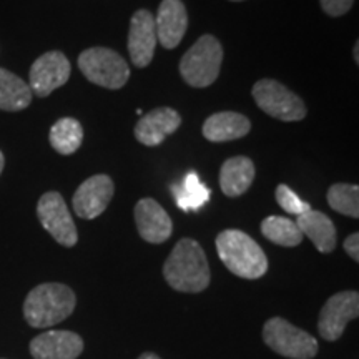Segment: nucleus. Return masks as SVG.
<instances>
[{
  "instance_id": "nucleus-1",
  "label": "nucleus",
  "mask_w": 359,
  "mask_h": 359,
  "mask_svg": "<svg viewBox=\"0 0 359 359\" xmlns=\"http://www.w3.org/2000/svg\"><path fill=\"white\" fill-rule=\"evenodd\" d=\"M163 276L173 290L182 293H201L208 288V259L198 241L180 240L163 264Z\"/></svg>"
},
{
  "instance_id": "nucleus-2",
  "label": "nucleus",
  "mask_w": 359,
  "mask_h": 359,
  "mask_svg": "<svg viewBox=\"0 0 359 359\" xmlns=\"http://www.w3.org/2000/svg\"><path fill=\"white\" fill-rule=\"evenodd\" d=\"M217 251L233 275L258 280L268 271V258L250 235L240 230H224L217 236Z\"/></svg>"
},
{
  "instance_id": "nucleus-3",
  "label": "nucleus",
  "mask_w": 359,
  "mask_h": 359,
  "mask_svg": "<svg viewBox=\"0 0 359 359\" xmlns=\"http://www.w3.org/2000/svg\"><path fill=\"white\" fill-rule=\"evenodd\" d=\"M77 298L67 285L43 283L27 294L24 316L32 327H50L74 313Z\"/></svg>"
},
{
  "instance_id": "nucleus-4",
  "label": "nucleus",
  "mask_w": 359,
  "mask_h": 359,
  "mask_svg": "<svg viewBox=\"0 0 359 359\" xmlns=\"http://www.w3.org/2000/svg\"><path fill=\"white\" fill-rule=\"evenodd\" d=\"M222 60L223 48L218 39L210 34L201 35L180 60V75L195 88L210 87L218 79Z\"/></svg>"
},
{
  "instance_id": "nucleus-5",
  "label": "nucleus",
  "mask_w": 359,
  "mask_h": 359,
  "mask_svg": "<svg viewBox=\"0 0 359 359\" xmlns=\"http://www.w3.org/2000/svg\"><path fill=\"white\" fill-rule=\"evenodd\" d=\"M79 69L90 82L110 90L122 88L130 79L125 58L105 47H93L80 53Z\"/></svg>"
},
{
  "instance_id": "nucleus-6",
  "label": "nucleus",
  "mask_w": 359,
  "mask_h": 359,
  "mask_svg": "<svg viewBox=\"0 0 359 359\" xmlns=\"http://www.w3.org/2000/svg\"><path fill=\"white\" fill-rule=\"evenodd\" d=\"M263 339L268 348L285 358L311 359L318 353V341L311 334L278 316L264 323Z\"/></svg>"
},
{
  "instance_id": "nucleus-7",
  "label": "nucleus",
  "mask_w": 359,
  "mask_h": 359,
  "mask_svg": "<svg viewBox=\"0 0 359 359\" xmlns=\"http://www.w3.org/2000/svg\"><path fill=\"white\" fill-rule=\"evenodd\" d=\"M255 102L264 114L283 122H299L306 116V107L302 98L273 79H263L253 85Z\"/></svg>"
},
{
  "instance_id": "nucleus-8",
  "label": "nucleus",
  "mask_w": 359,
  "mask_h": 359,
  "mask_svg": "<svg viewBox=\"0 0 359 359\" xmlns=\"http://www.w3.org/2000/svg\"><path fill=\"white\" fill-rule=\"evenodd\" d=\"M37 215L42 226L50 233L53 240L62 246L72 248L77 245L79 233L74 218L67 208L64 196L57 191H48L40 196Z\"/></svg>"
},
{
  "instance_id": "nucleus-9",
  "label": "nucleus",
  "mask_w": 359,
  "mask_h": 359,
  "mask_svg": "<svg viewBox=\"0 0 359 359\" xmlns=\"http://www.w3.org/2000/svg\"><path fill=\"white\" fill-rule=\"evenodd\" d=\"M359 314L358 291H341L331 296L320 313L318 331L326 341L339 339L349 321L356 320Z\"/></svg>"
},
{
  "instance_id": "nucleus-10",
  "label": "nucleus",
  "mask_w": 359,
  "mask_h": 359,
  "mask_svg": "<svg viewBox=\"0 0 359 359\" xmlns=\"http://www.w3.org/2000/svg\"><path fill=\"white\" fill-rule=\"evenodd\" d=\"M72 67L69 58L58 50L43 53L30 67L29 87L35 95L43 98L48 97L53 90L60 88L69 82Z\"/></svg>"
},
{
  "instance_id": "nucleus-11",
  "label": "nucleus",
  "mask_w": 359,
  "mask_h": 359,
  "mask_svg": "<svg viewBox=\"0 0 359 359\" xmlns=\"http://www.w3.org/2000/svg\"><path fill=\"white\" fill-rule=\"evenodd\" d=\"M115 185L109 175H95L85 180L75 191L72 203L77 217L93 219L105 212L114 198Z\"/></svg>"
},
{
  "instance_id": "nucleus-12",
  "label": "nucleus",
  "mask_w": 359,
  "mask_h": 359,
  "mask_svg": "<svg viewBox=\"0 0 359 359\" xmlns=\"http://www.w3.org/2000/svg\"><path fill=\"white\" fill-rule=\"evenodd\" d=\"M156 42L154 15L147 8H140L132 15L128 30V53L135 67L143 69L154 60Z\"/></svg>"
},
{
  "instance_id": "nucleus-13",
  "label": "nucleus",
  "mask_w": 359,
  "mask_h": 359,
  "mask_svg": "<svg viewBox=\"0 0 359 359\" xmlns=\"http://www.w3.org/2000/svg\"><path fill=\"white\" fill-rule=\"evenodd\" d=\"M135 223L143 240L148 243H163L172 236L173 223L158 201L143 198L135 206Z\"/></svg>"
},
{
  "instance_id": "nucleus-14",
  "label": "nucleus",
  "mask_w": 359,
  "mask_h": 359,
  "mask_svg": "<svg viewBox=\"0 0 359 359\" xmlns=\"http://www.w3.org/2000/svg\"><path fill=\"white\" fill-rule=\"evenodd\" d=\"M188 29V12L182 0H163L155 17L156 40L161 47L177 48Z\"/></svg>"
},
{
  "instance_id": "nucleus-15",
  "label": "nucleus",
  "mask_w": 359,
  "mask_h": 359,
  "mask_svg": "<svg viewBox=\"0 0 359 359\" xmlns=\"http://www.w3.org/2000/svg\"><path fill=\"white\" fill-rule=\"evenodd\" d=\"M83 351V339L72 331H47L30 341L34 359H77Z\"/></svg>"
},
{
  "instance_id": "nucleus-16",
  "label": "nucleus",
  "mask_w": 359,
  "mask_h": 359,
  "mask_svg": "<svg viewBox=\"0 0 359 359\" xmlns=\"http://www.w3.org/2000/svg\"><path fill=\"white\" fill-rule=\"evenodd\" d=\"M180 125H182V116L177 110L170 109V107H160L138 120L135 125V137L142 145L156 147L168 135L177 132Z\"/></svg>"
},
{
  "instance_id": "nucleus-17",
  "label": "nucleus",
  "mask_w": 359,
  "mask_h": 359,
  "mask_svg": "<svg viewBox=\"0 0 359 359\" xmlns=\"http://www.w3.org/2000/svg\"><path fill=\"white\" fill-rule=\"evenodd\" d=\"M251 123L245 115L236 111H219L205 120L203 137L208 142H231L243 138L250 133Z\"/></svg>"
},
{
  "instance_id": "nucleus-18",
  "label": "nucleus",
  "mask_w": 359,
  "mask_h": 359,
  "mask_svg": "<svg viewBox=\"0 0 359 359\" xmlns=\"http://www.w3.org/2000/svg\"><path fill=\"white\" fill-rule=\"evenodd\" d=\"M255 180V163L248 156H233L219 170V187L230 198L241 196Z\"/></svg>"
},
{
  "instance_id": "nucleus-19",
  "label": "nucleus",
  "mask_w": 359,
  "mask_h": 359,
  "mask_svg": "<svg viewBox=\"0 0 359 359\" xmlns=\"http://www.w3.org/2000/svg\"><path fill=\"white\" fill-rule=\"evenodd\" d=\"M303 236H308L320 253H331L336 248V226L325 213L309 210L294 222Z\"/></svg>"
},
{
  "instance_id": "nucleus-20",
  "label": "nucleus",
  "mask_w": 359,
  "mask_h": 359,
  "mask_svg": "<svg viewBox=\"0 0 359 359\" xmlns=\"http://www.w3.org/2000/svg\"><path fill=\"white\" fill-rule=\"evenodd\" d=\"M32 90L15 74L0 69V110L20 111L32 103Z\"/></svg>"
},
{
  "instance_id": "nucleus-21",
  "label": "nucleus",
  "mask_w": 359,
  "mask_h": 359,
  "mask_svg": "<svg viewBox=\"0 0 359 359\" xmlns=\"http://www.w3.org/2000/svg\"><path fill=\"white\" fill-rule=\"evenodd\" d=\"M48 138H50L53 150L58 151L60 155H72L82 145L83 128L79 120L65 116V118H60L58 122L53 123Z\"/></svg>"
},
{
  "instance_id": "nucleus-22",
  "label": "nucleus",
  "mask_w": 359,
  "mask_h": 359,
  "mask_svg": "<svg viewBox=\"0 0 359 359\" xmlns=\"http://www.w3.org/2000/svg\"><path fill=\"white\" fill-rule=\"evenodd\" d=\"M262 233L266 240L275 245L293 248L303 241V233L298 224L285 217H268L262 223Z\"/></svg>"
},
{
  "instance_id": "nucleus-23",
  "label": "nucleus",
  "mask_w": 359,
  "mask_h": 359,
  "mask_svg": "<svg viewBox=\"0 0 359 359\" xmlns=\"http://www.w3.org/2000/svg\"><path fill=\"white\" fill-rule=\"evenodd\" d=\"M172 190L175 200H177V205L183 210V212L200 210L201 206L210 200V190L201 185L198 175L195 172L187 175L182 187L175 185Z\"/></svg>"
},
{
  "instance_id": "nucleus-24",
  "label": "nucleus",
  "mask_w": 359,
  "mask_h": 359,
  "mask_svg": "<svg viewBox=\"0 0 359 359\" xmlns=\"http://www.w3.org/2000/svg\"><path fill=\"white\" fill-rule=\"evenodd\" d=\"M327 203L334 212L346 217H359V187L349 183H336L327 190Z\"/></svg>"
},
{
  "instance_id": "nucleus-25",
  "label": "nucleus",
  "mask_w": 359,
  "mask_h": 359,
  "mask_svg": "<svg viewBox=\"0 0 359 359\" xmlns=\"http://www.w3.org/2000/svg\"><path fill=\"white\" fill-rule=\"evenodd\" d=\"M276 201H278V205H280L286 213L296 215V217H299V215L306 213V212H309V210H311L309 203L303 201L293 190H291L290 187H286V185H278V188H276Z\"/></svg>"
},
{
  "instance_id": "nucleus-26",
  "label": "nucleus",
  "mask_w": 359,
  "mask_h": 359,
  "mask_svg": "<svg viewBox=\"0 0 359 359\" xmlns=\"http://www.w3.org/2000/svg\"><path fill=\"white\" fill-rule=\"evenodd\" d=\"M323 12L330 17H341L349 12L353 7L354 0H320Z\"/></svg>"
},
{
  "instance_id": "nucleus-27",
  "label": "nucleus",
  "mask_w": 359,
  "mask_h": 359,
  "mask_svg": "<svg viewBox=\"0 0 359 359\" xmlns=\"http://www.w3.org/2000/svg\"><path fill=\"white\" fill-rule=\"evenodd\" d=\"M344 250H346V253L354 259V262H358L359 259V235L358 233H353V235H349L346 240H344Z\"/></svg>"
},
{
  "instance_id": "nucleus-28",
  "label": "nucleus",
  "mask_w": 359,
  "mask_h": 359,
  "mask_svg": "<svg viewBox=\"0 0 359 359\" xmlns=\"http://www.w3.org/2000/svg\"><path fill=\"white\" fill-rule=\"evenodd\" d=\"M138 359H161V358H158L154 353H145V354H142V356L138 358Z\"/></svg>"
},
{
  "instance_id": "nucleus-29",
  "label": "nucleus",
  "mask_w": 359,
  "mask_h": 359,
  "mask_svg": "<svg viewBox=\"0 0 359 359\" xmlns=\"http://www.w3.org/2000/svg\"><path fill=\"white\" fill-rule=\"evenodd\" d=\"M4 167H6V158H4V154L0 151V175L4 172Z\"/></svg>"
},
{
  "instance_id": "nucleus-30",
  "label": "nucleus",
  "mask_w": 359,
  "mask_h": 359,
  "mask_svg": "<svg viewBox=\"0 0 359 359\" xmlns=\"http://www.w3.org/2000/svg\"><path fill=\"white\" fill-rule=\"evenodd\" d=\"M358 48H359V43L356 42V45H354V62H356V64H359V55H358L359 50H358Z\"/></svg>"
},
{
  "instance_id": "nucleus-31",
  "label": "nucleus",
  "mask_w": 359,
  "mask_h": 359,
  "mask_svg": "<svg viewBox=\"0 0 359 359\" xmlns=\"http://www.w3.org/2000/svg\"><path fill=\"white\" fill-rule=\"evenodd\" d=\"M233 2H241V0H233Z\"/></svg>"
}]
</instances>
